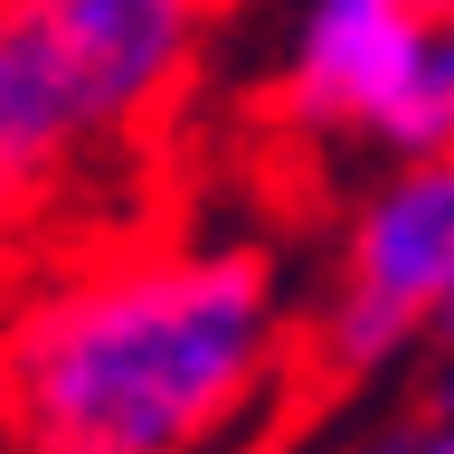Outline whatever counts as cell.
Masks as SVG:
<instances>
[{"label":"cell","instance_id":"cell-1","mask_svg":"<svg viewBox=\"0 0 454 454\" xmlns=\"http://www.w3.org/2000/svg\"><path fill=\"white\" fill-rule=\"evenodd\" d=\"M284 360V284L255 247H152L28 303L0 340L20 454H199Z\"/></svg>","mask_w":454,"mask_h":454},{"label":"cell","instance_id":"cell-2","mask_svg":"<svg viewBox=\"0 0 454 454\" xmlns=\"http://www.w3.org/2000/svg\"><path fill=\"white\" fill-rule=\"evenodd\" d=\"M218 0H0V218L199 76Z\"/></svg>","mask_w":454,"mask_h":454},{"label":"cell","instance_id":"cell-3","mask_svg":"<svg viewBox=\"0 0 454 454\" xmlns=\"http://www.w3.org/2000/svg\"><path fill=\"white\" fill-rule=\"evenodd\" d=\"M454 294V152L388 161V180L350 208L332 255V294L312 303V369L322 388L379 379L435 340Z\"/></svg>","mask_w":454,"mask_h":454},{"label":"cell","instance_id":"cell-4","mask_svg":"<svg viewBox=\"0 0 454 454\" xmlns=\"http://www.w3.org/2000/svg\"><path fill=\"white\" fill-rule=\"evenodd\" d=\"M417 48H426L417 0H303V20L284 38V114L322 142L340 133L379 142V123L417 76Z\"/></svg>","mask_w":454,"mask_h":454},{"label":"cell","instance_id":"cell-5","mask_svg":"<svg viewBox=\"0 0 454 454\" xmlns=\"http://www.w3.org/2000/svg\"><path fill=\"white\" fill-rule=\"evenodd\" d=\"M379 152H388V161H426V152H454V10H445V20H426L417 76H407L397 114L379 123Z\"/></svg>","mask_w":454,"mask_h":454},{"label":"cell","instance_id":"cell-6","mask_svg":"<svg viewBox=\"0 0 454 454\" xmlns=\"http://www.w3.org/2000/svg\"><path fill=\"white\" fill-rule=\"evenodd\" d=\"M360 454H454V417H445V407H417V417L379 426Z\"/></svg>","mask_w":454,"mask_h":454},{"label":"cell","instance_id":"cell-7","mask_svg":"<svg viewBox=\"0 0 454 454\" xmlns=\"http://www.w3.org/2000/svg\"><path fill=\"white\" fill-rule=\"evenodd\" d=\"M426 407H445V417H454V350H435V388H426Z\"/></svg>","mask_w":454,"mask_h":454},{"label":"cell","instance_id":"cell-8","mask_svg":"<svg viewBox=\"0 0 454 454\" xmlns=\"http://www.w3.org/2000/svg\"><path fill=\"white\" fill-rule=\"evenodd\" d=\"M435 350H454V294H445V312H435Z\"/></svg>","mask_w":454,"mask_h":454},{"label":"cell","instance_id":"cell-9","mask_svg":"<svg viewBox=\"0 0 454 454\" xmlns=\"http://www.w3.org/2000/svg\"><path fill=\"white\" fill-rule=\"evenodd\" d=\"M417 10H426V20H445V10H454V0H417Z\"/></svg>","mask_w":454,"mask_h":454}]
</instances>
